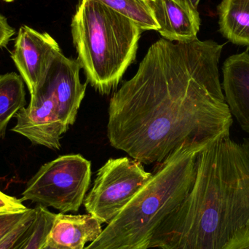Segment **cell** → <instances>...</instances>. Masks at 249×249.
Returning a JSON list of instances; mask_svg holds the SVG:
<instances>
[{
  "instance_id": "cell-12",
  "label": "cell",
  "mask_w": 249,
  "mask_h": 249,
  "mask_svg": "<svg viewBox=\"0 0 249 249\" xmlns=\"http://www.w3.org/2000/svg\"><path fill=\"white\" fill-rule=\"evenodd\" d=\"M102 223L90 214L56 213L48 239L57 245L71 249H84L96 241L103 231Z\"/></svg>"
},
{
  "instance_id": "cell-18",
  "label": "cell",
  "mask_w": 249,
  "mask_h": 249,
  "mask_svg": "<svg viewBox=\"0 0 249 249\" xmlns=\"http://www.w3.org/2000/svg\"><path fill=\"white\" fill-rule=\"evenodd\" d=\"M31 209L23 212L0 213V243L5 239L30 213Z\"/></svg>"
},
{
  "instance_id": "cell-22",
  "label": "cell",
  "mask_w": 249,
  "mask_h": 249,
  "mask_svg": "<svg viewBox=\"0 0 249 249\" xmlns=\"http://www.w3.org/2000/svg\"><path fill=\"white\" fill-rule=\"evenodd\" d=\"M186 1L190 4L192 7L196 9V10H197L200 0H186Z\"/></svg>"
},
{
  "instance_id": "cell-7",
  "label": "cell",
  "mask_w": 249,
  "mask_h": 249,
  "mask_svg": "<svg viewBox=\"0 0 249 249\" xmlns=\"http://www.w3.org/2000/svg\"><path fill=\"white\" fill-rule=\"evenodd\" d=\"M16 118L13 132L24 136L34 144L61 149V137L69 127L61 121L56 102L51 93L36 90L31 95L29 106L20 109Z\"/></svg>"
},
{
  "instance_id": "cell-2",
  "label": "cell",
  "mask_w": 249,
  "mask_h": 249,
  "mask_svg": "<svg viewBox=\"0 0 249 249\" xmlns=\"http://www.w3.org/2000/svg\"><path fill=\"white\" fill-rule=\"evenodd\" d=\"M249 247V141L221 137L197 155L191 191L154 232L149 249Z\"/></svg>"
},
{
  "instance_id": "cell-9",
  "label": "cell",
  "mask_w": 249,
  "mask_h": 249,
  "mask_svg": "<svg viewBox=\"0 0 249 249\" xmlns=\"http://www.w3.org/2000/svg\"><path fill=\"white\" fill-rule=\"evenodd\" d=\"M58 42L47 32L27 26L19 29L12 59L30 95L36 91L55 55L61 52Z\"/></svg>"
},
{
  "instance_id": "cell-23",
  "label": "cell",
  "mask_w": 249,
  "mask_h": 249,
  "mask_svg": "<svg viewBox=\"0 0 249 249\" xmlns=\"http://www.w3.org/2000/svg\"><path fill=\"white\" fill-rule=\"evenodd\" d=\"M4 1H7V2H11V1H14V0H4Z\"/></svg>"
},
{
  "instance_id": "cell-11",
  "label": "cell",
  "mask_w": 249,
  "mask_h": 249,
  "mask_svg": "<svg viewBox=\"0 0 249 249\" xmlns=\"http://www.w3.org/2000/svg\"><path fill=\"white\" fill-rule=\"evenodd\" d=\"M222 90L232 116L249 133V50L228 57L222 67Z\"/></svg>"
},
{
  "instance_id": "cell-25",
  "label": "cell",
  "mask_w": 249,
  "mask_h": 249,
  "mask_svg": "<svg viewBox=\"0 0 249 249\" xmlns=\"http://www.w3.org/2000/svg\"><path fill=\"white\" fill-rule=\"evenodd\" d=\"M185 1H186V0H185Z\"/></svg>"
},
{
  "instance_id": "cell-13",
  "label": "cell",
  "mask_w": 249,
  "mask_h": 249,
  "mask_svg": "<svg viewBox=\"0 0 249 249\" xmlns=\"http://www.w3.org/2000/svg\"><path fill=\"white\" fill-rule=\"evenodd\" d=\"M218 13L222 36L235 45L249 47V0H222Z\"/></svg>"
},
{
  "instance_id": "cell-24",
  "label": "cell",
  "mask_w": 249,
  "mask_h": 249,
  "mask_svg": "<svg viewBox=\"0 0 249 249\" xmlns=\"http://www.w3.org/2000/svg\"><path fill=\"white\" fill-rule=\"evenodd\" d=\"M244 249H249V247H247V248Z\"/></svg>"
},
{
  "instance_id": "cell-14",
  "label": "cell",
  "mask_w": 249,
  "mask_h": 249,
  "mask_svg": "<svg viewBox=\"0 0 249 249\" xmlns=\"http://www.w3.org/2000/svg\"><path fill=\"white\" fill-rule=\"evenodd\" d=\"M25 105L26 91L21 77L14 72L0 75V138L10 120Z\"/></svg>"
},
{
  "instance_id": "cell-5",
  "label": "cell",
  "mask_w": 249,
  "mask_h": 249,
  "mask_svg": "<svg viewBox=\"0 0 249 249\" xmlns=\"http://www.w3.org/2000/svg\"><path fill=\"white\" fill-rule=\"evenodd\" d=\"M91 180V162L80 155H67L42 165L29 180L22 201L51 207L66 213L77 212Z\"/></svg>"
},
{
  "instance_id": "cell-10",
  "label": "cell",
  "mask_w": 249,
  "mask_h": 249,
  "mask_svg": "<svg viewBox=\"0 0 249 249\" xmlns=\"http://www.w3.org/2000/svg\"><path fill=\"white\" fill-rule=\"evenodd\" d=\"M152 10L162 38L172 42L197 39L200 17L185 0H152Z\"/></svg>"
},
{
  "instance_id": "cell-20",
  "label": "cell",
  "mask_w": 249,
  "mask_h": 249,
  "mask_svg": "<svg viewBox=\"0 0 249 249\" xmlns=\"http://www.w3.org/2000/svg\"><path fill=\"white\" fill-rule=\"evenodd\" d=\"M14 34L15 29L7 23V18L0 14V49L7 46Z\"/></svg>"
},
{
  "instance_id": "cell-8",
  "label": "cell",
  "mask_w": 249,
  "mask_h": 249,
  "mask_svg": "<svg viewBox=\"0 0 249 249\" xmlns=\"http://www.w3.org/2000/svg\"><path fill=\"white\" fill-rule=\"evenodd\" d=\"M80 70L77 60L67 58L61 51L51 61L36 89L52 95L58 106L60 118L68 127L75 122L86 94L87 84L81 83Z\"/></svg>"
},
{
  "instance_id": "cell-17",
  "label": "cell",
  "mask_w": 249,
  "mask_h": 249,
  "mask_svg": "<svg viewBox=\"0 0 249 249\" xmlns=\"http://www.w3.org/2000/svg\"><path fill=\"white\" fill-rule=\"evenodd\" d=\"M36 207L31 209L26 219L0 243V249H23L30 239L36 225Z\"/></svg>"
},
{
  "instance_id": "cell-4",
  "label": "cell",
  "mask_w": 249,
  "mask_h": 249,
  "mask_svg": "<svg viewBox=\"0 0 249 249\" xmlns=\"http://www.w3.org/2000/svg\"><path fill=\"white\" fill-rule=\"evenodd\" d=\"M77 61L101 94L118 88L136 59L143 31L128 18L93 0H82L71 23Z\"/></svg>"
},
{
  "instance_id": "cell-3",
  "label": "cell",
  "mask_w": 249,
  "mask_h": 249,
  "mask_svg": "<svg viewBox=\"0 0 249 249\" xmlns=\"http://www.w3.org/2000/svg\"><path fill=\"white\" fill-rule=\"evenodd\" d=\"M201 151L181 148L161 162L149 182L84 249H149L154 232L191 191Z\"/></svg>"
},
{
  "instance_id": "cell-19",
  "label": "cell",
  "mask_w": 249,
  "mask_h": 249,
  "mask_svg": "<svg viewBox=\"0 0 249 249\" xmlns=\"http://www.w3.org/2000/svg\"><path fill=\"white\" fill-rule=\"evenodd\" d=\"M27 209L21 200L7 196L0 191V213L23 212Z\"/></svg>"
},
{
  "instance_id": "cell-16",
  "label": "cell",
  "mask_w": 249,
  "mask_h": 249,
  "mask_svg": "<svg viewBox=\"0 0 249 249\" xmlns=\"http://www.w3.org/2000/svg\"><path fill=\"white\" fill-rule=\"evenodd\" d=\"M36 225L35 231L23 249H42L48 241L56 213L48 208L36 206Z\"/></svg>"
},
{
  "instance_id": "cell-21",
  "label": "cell",
  "mask_w": 249,
  "mask_h": 249,
  "mask_svg": "<svg viewBox=\"0 0 249 249\" xmlns=\"http://www.w3.org/2000/svg\"><path fill=\"white\" fill-rule=\"evenodd\" d=\"M42 249H71L67 248V247H62V246L57 245V244H54L52 241H50L49 239L47 241L45 245L44 246L43 248Z\"/></svg>"
},
{
  "instance_id": "cell-1",
  "label": "cell",
  "mask_w": 249,
  "mask_h": 249,
  "mask_svg": "<svg viewBox=\"0 0 249 249\" xmlns=\"http://www.w3.org/2000/svg\"><path fill=\"white\" fill-rule=\"evenodd\" d=\"M213 40L152 44L137 71L109 101L112 147L142 164H160L181 148L203 149L230 134L233 123Z\"/></svg>"
},
{
  "instance_id": "cell-15",
  "label": "cell",
  "mask_w": 249,
  "mask_h": 249,
  "mask_svg": "<svg viewBox=\"0 0 249 249\" xmlns=\"http://www.w3.org/2000/svg\"><path fill=\"white\" fill-rule=\"evenodd\" d=\"M133 20L142 31H158L152 0H93Z\"/></svg>"
},
{
  "instance_id": "cell-6",
  "label": "cell",
  "mask_w": 249,
  "mask_h": 249,
  "mask_svg": "<svg viewBox=\"0 0 249 249\" xmlns=\"http://www.w3.org/2000/svg\"><path fill=\"white\" fill-rule=\"evenodd\" d=\"M152 175L136 160L126 157L109 159L98 171L93 187L85 197L86 212L102 224H109Z\"/></svg>"
}]
</instances>
